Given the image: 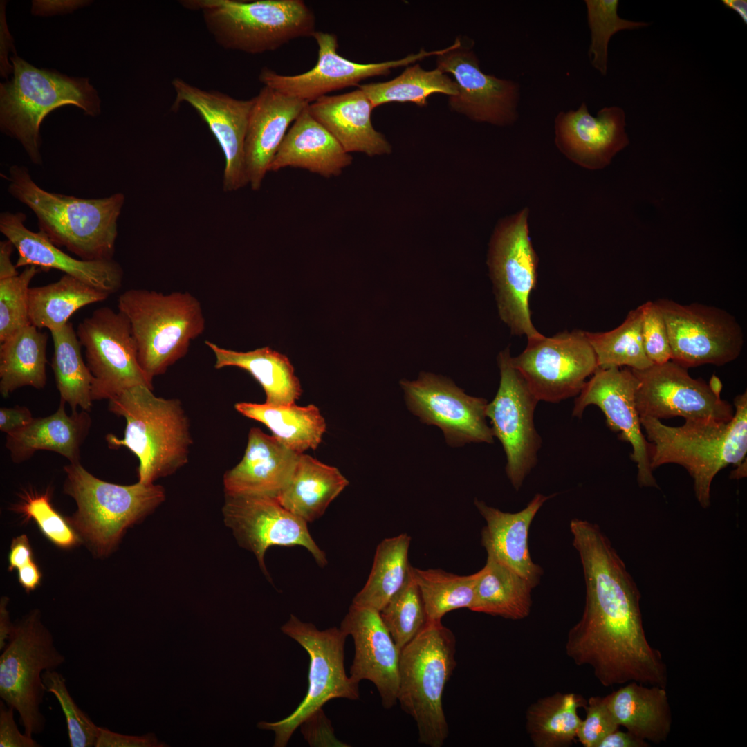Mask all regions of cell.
Masks as SVG:
<instances>
[{"instance_id":"cell-40","label":"cell","mask_w":747,"mask_h":747,"mask_svg":"<svg viewBox=\"0 0 747 747\" xmlns=\"http://www.w3.org/2000/svg\"><path fill=\"white\" fill-rule=\"evenodd\" d=\"M411 537L407 533L383 540L377 546L372 568L352 604L380 611L403 587L410 573L408 560Z\"/></svg>"},{"instance_id":"cell-45","label":"cell","mask_w":747,"mask_h":747,"mask_svg":"<svg viewBox=\"0 0 747 747\" xmlns=\"http://www.w3.org/2000/svg\"><path fill=\"white\" fill-rule=\"evenodd\" d=\"M641 306L629 312L624 322L609 331H585L597 359L598 368L629 367L642 370L653 363L647 358L641 333Z\"/></svg>"},{"instance_id":"cell-36","label":"cell","mask_w":747,"mask_h":747,"mask_svg":"<svg viewBox=\"0 0 747 747\" xmlns=\"http://www.w3.org/2000/svg\"><path fill=\"white\" fill-rule=\"evenodd\" d=\"M234 407L243 416L264 424L277 440L297 454L316 450L326 430L325 418L313 404L271 405L241 402Z\"/></svg>"},{"instance_id":"cell-47","label":"cell","mask_w":747,"mask_h":747,"mask_svg":"<svg viewBox=\"0 0 747 747\" xmlns=\"http://www.w3.org/2000/svg\"><path fill=\"white\" fill-rule=\"evenodd\" d=\"M584 2L591 30L589 60L595 69L606 75L608 44L611 37L619 31L645 27L649 24L620 18L618 15V0H586Z\"/></svg>"},{"instance_id":"cell-3","label":"cell","mask_w":747,"mask_h":747,"mask_svg":"<svg viewBox=\"0 0 747 747\" xmlns=\"http://www.w3.org/2000/svg\"><path fill=\"white\" fill-rule=\"evenodd\" d=\"M734 405V416L728 422L685 420L681 426L671 427L655 418L640 417L652 469L668 463L685 468L693 479L695 497L703 508L710 506L711 484L717 473L729 465L738 467L746 459V391L735 397Z\"/></svg>"},{"instance_id":"cell-53","label":"cell","mask_w":747,"mask_h":747,"mask_svg":"<svg viewBox=\"0 0 747 747\" xmlns=\"http://www.w3.org/2000/svg\"><path fill=\"white\" fill-rule=\"evenodd\" d=\"M301 726L302 735L311 746H347L334 737L331 722L322 709L305 720Z\"/></svg>"},{"instance_id":"cell-42","label":"cell","mask_w":747,"mask_h":747,"mask_svg":"<svg viewBox=\"0 0 747 747\" xmlns=\"http://www.w3.org/2000/svg\"><path fill=\"white\" fill-rule=\"evenodd\" d=\"M580 695L557 692L540 699L526 711V730L536 747L569 746L582 722L578 708L586 705Z\"/></svg>"},{"instance_id":"cell-24","label":"cell","mask_w":747,"mask_h":747,"mask_svg":"<svg viewBox=\"0 0 747 747\" xmlns=\"http://www.w3.org/2000/svg\"><path fill=\"white\" fill-rule=\"evenodd\" d=\"M340 629L353 638L355 654L350 676L357 682L369 680L376 687L382 706L397 702L400 650L380 616L373 608L352 604Z\"/></svg>"},{"instance_id":"cell-4","label":"cell","mask_w":747,"mask_h":747,"mask_svg":"<svg viewBox=\"0 0 747 747\" xmlns=\"http://www.w3.org/2000/svg\"><path fill=\"white\" fill-rule=\"evenodd\" d=\"M136 385L109 400L108 409L126 421L122 439L108 434L110 449L127 448L139 460L138 481H154L174 473L188 461L192 443L188 418L178 399L156 396Z\"/></svg>"},{"instance_id":"cell-2","label":"cell","mask_w":747,"mask_h":747,"mask_svg":"<svg viewBox=\"0 0 747 747\" xmlns=\"http://www.w3.org/2000/svg\"><path fill=\"white\" fill-rule=\"evenodd\" d=\"M5 177L8 193L33 212L39 230L54 245L86 261L113 259L123 194L82 199L50 192L18 165L10 166Z\"/></svg>"},{"instance_id":"cell-30","label":"cell","mask_w":747,"mask_h":747,"mask_svg":"<svg viewBox=\"0 0 747 747\" xmlns=\"http://www.w3.org/2000/svg\"><path fill=\"white\" fill-rule=\"evenodd\" d=\"M374 109L359 88L349 93L325 95L308 104L311 115L324 126L349 154L369 156L391 152V145L371 122Z\"/></svg>"},{"instance_id":"cell-22","label":"cell","mask_w":747,"mask_h":747,"mask_svg":"<svg viewBox=\"0 0 747 747\" xmlns=\"http://www.w3.org/2000/svg\"><path fill=\"white\" fill-rule=\"evenodd\" d=\"M638 386V380L631 369L598 368L576 397L572 416L580 417L589 405L598 407L609 429L631 444V459L637 464L640 486L658 488L649 463L648 442L642 432L636 405Z\"/></svg>"},{"instance_id":"cell-9","label":"cell","mask_w":747,"mask_h":747,"mask_svg":"<svg viewBox=\"0 0 747 747\" xmlns=\"http://www.w3.org/2000/svg\"><path fill=\"white\" fill-rule=\"evenodd\" d=\"M64 469V492L77 506L71 524L98 555L109 553L127 527L152 512L165 498L160 485L107 482L89 472L80 462L70 463Z\"/></svg>"},{"instance_id":"cell-44","label":"cell","mask_w":747,"mask_h":747,"mask_svg":"<svg viewBox=\"0 0 747 747\" xmlns=\"http://www.w3.org/2000/svg\"><path fill=\"white\" fill-rule=\"evenodd\" d=\"M412 574L419 589L427 620L441 621L448 612L471 609L479 571L459 575L438 569L423 570L412 566Z\"/></svg>"},{"instance_id":"cell-60","label":"cell","mask_w":747,"mask_h":747,"mask_svg":"<svg viewBox=\"0 0 747 747\" xmlns=\"http://www.w3.org/2000/svg\"><path fill=\"white\" fill-rule=\"evenodd\" d=\"M648 743L629 731L618 730L605 736L597 747H647Z\"/></svg>"},{"instance_id":"cell-54","label":"cell","mask_w":747,"mask_h":747,"mask_svg":"<svg viewBox=\"0 0 747 747\" xmlns=\"http://www.w3.org/2000/svg\"><path fill=\"white\" fill-rule=\"evenodd\" d=\"M15 710L0 701V747L41 746L32 737L20 732L15 721Z\"/></svg>"},{"instance_id":"cell-11","label":"cell","mask_w":747,"mask_h":747,"mask_svg":"<svg viewBox=\"0 0 747 747\" xmlns=\"http://www.w3.org/2000/svg\"><path fill=\"white\" fill-rule=\"evenodd\" d=\"M281 630L307 652L310 664L308 691L297 708L280 721L257 723L259 728L275 732V747L286 746L295 730L329 701L335 698L357 700L360 697L359 683L345 672L347 635L340 628L320 631L313 624L290 615Z\"/></svg>"},{"instance_id":"cell-56","label":"cell","mask_w":747,"mask_h":747,"mask_svg":"<svg viewBox=\"0 0 747 747\" xmlns=\"http://www.w3.org/2000/svg\"><path fill=\"white\" fill-rule=\"evenodd\" d=\"M91 3L86 0H35L32 1L31 13L37 16L67 14Z\"/></svg>"},{"instance_id":"cell-1","label":"cell","mask_w":747,"mask_h":747,"mask_svg":"<svg viewBox=\"0 0 747 747\" xmlns=\"http://www.w3.org/2000/svg\"><path fill=\"white\" fill-rule=\"evenodd\" d=\"M569 527L586 598L580 620L568 633L567 656L589 665L606 687L636 681L666 688L667 667L647 640L640 593L625 562L598 524L575 518Z\"/></svg>"},{"instance_id":"cell-50","label":"cell","mask_w":747,"mask_h":747,"mask_svg":"<svg viewBox=\"0 0 747 747\" xmlns=\"http://www.w3.org/2000/svg\"><path fill=\"white\" fill-rule=\"evenodd\" d=\"M22 501L16 510L27 519H33L42 533L57 546L68 548L79 542V537L72 527L52 506L50 495L26 491Z\"/></svg>"},{"instance_id":"cell-26","label":"cell","mask_w":747,"mask_h":747,"mask_svg":"<svg viewBox=\"0 0 747 747\" xmlns=\"http://www.w3.org/2000/svg\"><path fill=\"white\" fill-rule=\"evenodd\" d=\"M22 212L0 214V232L18 252L16 268L35 266L42 270L55 269L74 277L109 295L122 286L123 270L114 259L86 261L75 259L54 245L42 232H33L24 223Z\"/></svg>"},{"instance_id":"cell-28","label":"cell","mask_w":747,"mask_h":747,"mask_svg":"<svg viewBox=\"0 0 747 747\" xmlns=\"http://www.w3.org/2000/svg\"><path fill=\"white\" fill-rule=\"evenodd\" d=\"M299 454L273 435L251 428L242 459L223 476L225 495L277 498L288 482Z\"/></svg>"},{"instance_id":"cell-19","label":"cell","mask_w":747,"mask_h":747,"mask_svg":"<svg viewBox=\"0 0 747 747\" xmlns=\"http://www.w3.org/2000/svg\"><path fill=\"white\" fill-rule=\"evenodd\" d=\"M313 37L318 46L317 61L313 68L293 75H281L264 68L259 75V80L264 86L310 104L330 92L358 86L360 82L369 77L387 75L391 68L437 55L442 51L427 52L422 49L398 60L362 64L339 55L335 35L316 30Z\"/></svg>"},{"instance_id":"cell-15","label":"cell","mask_w":747,"mask_h":747,"mask_svg":"<svg viewBox=\"0 0 747 747\" xmlns=\"http://www.w3.org/2000/svg\"><path fill=\"white\" fill-rule=\"evenodd\" d=\"M667 327L671 360L686 369L735 360L744 344L742 329L726 311L699 303L655 301Z\"/></svg>"},{"instance_id":"cell-39","label":"cell","mask_w":747,"mask_h":747,"mask_svg":"<svg viewBox=\"0 0 747 747\" xmlns=\"http://www.w3.org/2000/svg\"><path fill=\"white\" fill-rule=\"evenodd\" d=\"M110 295L68 275L28 291L30 324L49 331L63 327L81 308L107 299Z\"/></svg>"},{"instance_id":"cell-12","label":"cell","mask_w":747,"mask_h":747,"mask_svg":"<svg viewBox=\"0 0 747 747\" xmlns=\"http://www.w3.org/2000/svg\"><path fill=\"white\" fill-rule=\"evenodd\" d=\"M528 215L525 208L500 223L488 258L499 317L512 334L527 339L541 335L532 322L529 308L539 259L529 235Z\"/></svg>"},{"instance_id":"cell-58","label":"cell","mask_w":747,"mask_h":747,"mask_svg":"<svg viewBox=\"0 0 747 747\" xmlns=\"http://www.w3.org/2000/svg\"><path fill=\"white\" fill-rule=\"evenodd\" d=\"M33 418L30 410L26 406L1 407L0 430L6 434H10L28 425Z\"/></svg>"},{"instance_id":"cell-20","label":"cell","mask_w":747,"mask_h":747,"mask_svg":"<svg viewBox=\"0 0 747 747\" xmlns=\"http://www.w3.org/2000/svg\"><path fill=\"white\" fill-rule=\"evenodd\" d=\"M223 514L238 542L255 555L266 573L264 555L272 546H303L319 565L326 564L325 553L311 537L307 522L284 508L276 497L225 495Z\"/></svg>"},{"instance_id":"cell-6","label":"cell","mask_w":747,"mask_h":747,"mask_svg":"<svg viewBox=\"0 0 747 747\" xmlns=\"http://www.w3.org/2000/svg\"><path fill=\"white\" fill-rule=\"evenodd\" d=\"M118 308L129 322L139 365L152 383L205 330L201 304L188 292L131 288L119 295Z\"/></svg>"},{"instance_id":"cell-37","label":"cell","mask_w":747,"mask_h":747,"mask_svg":"<svg viewBox=\"0 0 747 747\" xmlns=\"http://www.w3.org/2000/svg\"><path fill=\"white\" fill-rule=\"evenodd\" d=\"M48 335L28 324L0 342V393L8 397L16 389L45 387Z\"/></svg>"},{"instance_id":"cell-23","label":"cell","mask_w":747,"mask_h":747,"mask_svg":"<svg viewBox=\"0 0 747 747\" xmlns=\"http://www.w3.org/2000/svg\"><path fill=\"white\" fill-rule=\"evenodd\" d=\"M176 99L173 107L185 102L193 107L216 139L225 158L223 190L233 192L248 183L245 141L252 98L238 100L217 91L194 86L181 78L172 82Z\"/></svg>"},{"instance_id":"cell-43","label":"cell","mask_w":747,"mask_h":747,"mask_svg":"<svg viewBox=\"0 0 747 747\" xmlns=\"http://www.w3.org/2000/svg\"><path fill=\"white\" fill-rule=\"evenodd\" d=\"M374 108L389 102H412L425 106L433 93L449 97L457 94L454 80L439 68L423 69L419 64L407 68L398 77L383 82L358 84Z\"/></svg>"},{"instance_id":"cell-25","label":"cell","mask_w":747,"mask_h":747,"mask_svg":"<svg viewBox=\"0 0 747 747\" xmlns=\"http://www.w3.org/2000/svg\"><path fill=\"white\" fill-rule=\"evenodd\" d=\"M625 124L621 107H603L594 117L582 102L577 110L560 111L556 116L555 144L575 164L592 170L603 169L629 145Z\"/></svg>"},{"instance_id":"cell-5","label":"cell","mask_w":747,"mask_h":747,"mask_svg":"<svg viewBox=\"0 0 747 747\" xmlns=\"http://www.w3.org/2000/svg\"><path fill=\"white\" fill-rule=\"evenodd\" d=\"M13 76L0 84V127L17 139L35 165H42L41 124L53 110L66 104L86 115L100 113V99L89 79L34 67L17 55L10 57Z\"/></svg>"},{"instance_id":"cell-17","label":"cell","mask_w":747,"mask_h":747,"mask_svg":"<svg viewBox=\"0 0 747 747\" xmlns=\"http://www.w3.org/2000/svg\"><path fill=\"white\" fill-rule=\"evenodd\" d=\"M631 369L638 380L636 405L640 417L728 422L734 416L732 406L721 397L723 385L715 375L707 384L691 377L686 368L672 360Z\"/></svg>"},{"instance_id":"cell-48","label":"cell","mask_w":747,"mask_h":747,"mask_svg":"<svg viewBox=\"0 0 747 747\" xmlns=\"http://www.w3.org/2000/svg\"><path fill=\"white\" fill-rule=\"evenodd\" d=\"M39 270L37 266H28L15 277L0 279V342L30 324L29 285Z\"/></svg>"},{"instance_id":"cell-8","label":"cell","mask_w":747,"mask_h":747,"mask_svg":"<svg viewBox=\"0 0 747 747\" xmlns=\"http://www.w3.org/2000/svg\"><path fill=\"white\" fill-rule=\"evenodd\" d=\"M222 47L249 54L275 50L315 33V17L302 0H189Z\"/></svg>"},{"instance_id":"cell-21","label":"cell","mask_w":747,"mask_h":747,"mask_svg":"<svg viewBox=\"0 0 747 747\" xmlns=\"http://www.w3.org/2000/svg\"><path fill=\"white\" fill-rule=\"evenodd\" d=\"M436 56L437 68L452 74L457 86V94L449 97L452 109L477 122L498 126L516 122L520 98L517 82L484 73L474 53L458 38Z\"/></svg>"},{"instance_id":"cell-55","label":"cell","mask_w":747,"mask_h":747,"mask_svg":"<svg viewBox=\"0 0 747 747\" xmlns=\"http://www.w3.org/2000/svg\"><path fill=\"white\" fill-rule=\"evenodd\" d=\"M154 733L142 736L122 735L104 727H98L95 747H163Z\"/></svg>"},{"instance_id":"cell-33","label":"cell","mask_w":747,"mask_h":747,"mask_svg":"<svg viewBox=\"0 0 747 747\" xmlns=\"http://www.w3.org/2000/svg\"><path fill=\"white\" fill-rule=\"evenodd\" d=\"M665 689L630 681L605 699L619 726L642 739L659 744L667 739L672 722Z\"/></svg>"},{"instance_id":"cell-16","label":"cell","mask_w":747,"mask_h":747,"mask_svg":"<svg viewBox=\"0 0 747 747\" xmlns=\"http://www.w3.org/2000/svg\"><path fill=\"white\" fill-rule=\"evenodd\" d=\"M510 349L499 353L500 371L498 390L486 407L494 437L501 442L507 463L506 475L519 490L537 460L541 437L534 423V414L539 402L527 382L513 366Z\"/></svg>"},{"instance_id":"cell-38","label":"cell","mask_w":747,"mask_h":747,"mask_svg":"<svg viewBox=\"0 0 747 747\" xmlns=\"http://www.w3.org/2000/svg\"><path fill=\"white\" fill-rule=\"evenodd\" d=\"M479 571L470 610L511 620L529 615L533 588L525 578L488 553L486 563Z\"/></svg>"},{"instance_id":"cell-64","label":"cell","mask_w":747,"mask_h":747,"mask_svg":"<svg viewBox=\"0 0 747 747\" xmlns=\"http://www.w3.org/2000/svg\"><path fill=\"white\" fill-rule=\"evenodd\" d=\"M722 3L726 8L735 11L739 15L743 22L745 24H747V1L723 0Z\"/></svg>"},{"instance_id":"cell-62","label":"cell","mask_w":747,"mask_h":747,"mask_svg":"<svg viewBox=\"0 0 747 747\" xmlns=\"http://www.w3.org/2000/svg\"><path fill=\"white\" fill-rule=\"evenodd\" d=\"M14 248L12 243L8 239L0 242V279L12 277L19 274L10 259Z\"/></svg>"},{"instance_id":"cell-31","label":"cell","mask_w":747,"mask_h":747,"mask_svg":"<svg viewBox=\"0 0 747 747\" xmlns=\"http://www.w3.org/2000/svg\"><path fill=\"white\" fill-rule=\"evenodd\" d=\"M351 163V154L311 115L307 106L288 129L269 172L290 167L330 178L341 174Z\"/></svg>"},{"instance_id":"cell-35","label":"cell","mask_w":747,"mask_h":747,"mask_svg":"<svg viewBox=\"0 0 747 747\" xmlns=\"http://www.w3.org/2000/svg\"><path fill=\"white\" fill-rule=\"evenodd\" d=\"M215 357L214 367H235L252 375L266 394V403L271 405L295 403L302 390L288 358L269 347L249 351L221 347L206 340Z\"/></svg>"},{"instance_id":"cell-59","label":"cell","mask_w":747,"mask_h":747,"mask_svg":"<svg viewBox=\"0 0 747 747\" xmlns=\"http://www.w3.org/2000/svg\"><path fill=\"white\" fill-rule=\"evenodd\" d=\"M33 560V552L26 535L13 539L8 555L9 570L18 569Z\"/></svg>"},{"instance_id":"cell-27","label":"cell","mask_w":747,"mask_h":747,"mask_svg":"<svg viewBox=\"0 0 747 747\" xmlns=\"http://www.w3.org/2000/svg\"><path fill=\"white\" fill-rule=\"evenodd\" d=\"M245 141L248 183L259 190L290 125L308 103L264 86L252 98Z\"/></svg>"},{"instance_id":"cell-41","label":"cell","mask_w":747,"mask_h":747,"mask_svg":"<svg viewBox=\"0 0 747 747\" xmlns=\"http://www.w3.org/2000/svg\"><path fill=\"white\" fill-rule=\"evenodd\" d=\"M53 343L51 367L60 400L72 411L78 407L89 412L92 407L93 378L82 354V345L73 324L50 331Z\"/></svg>"},{"instance_id":"cell-18","label":"cell","mask_w":747,"mask_h":747,"mask_svg":"<svg viewBox=\"0 0 747 747\" xmlns=\"http://www.w3.org/2000/svg\"><path fill=\"white\" fill-rule=\"evenodd\" d=\"M400 384L409 410L422 423L439 427L448 445L493 443L485 398L469 396L452 380L432 373L421 372L416 380Z\"/></svg>"},{"instance_id":"cell-49","label":"cell","mask_w":747,"mask_h":747,"mask_svg":"<svg viewBox=\"0 0 747 747\" xmlns=\"http://www.w3.org/2000/svg\"><path fill=\"white\" fill-rule=\"evenodd\" d=\"M42 678L46 692L55 697L65 716L70 746H95L99 726L76 704L68 690L66 679L56 670H46Z\"/></svg>"},{"instance_id":"cell-63","label":"cell","mask_w":747,"mask_h":747,"mask_svg":"<svg viewBox=\"0 0 747 747\" xmlns=\"http://www.w3.org/2000/svg\"><path fill=\"white\" fill-rule=\"evenodd\" d=\"M8 602L6 598H3L0 605V650L6 646V643L12 633L13 625L10 622L9 613L6 605Z\"/></svg>"},{"instance_id":"cell-10","label":"cell","mask_w":747,"mask_h":747,"mask_svg":"<svg viewBox=\"0 0 747 747\" xmlns=\"http://www.w3.org/2000/svg\"><path fill=\"white\" fill-rule=\"evenodd\" d=\"M0 655V697L19 714L24 733L41 734L46 719L41 712L46 690L42 675L65 661L51 632L35 610L13 625Z\"/></svg>"},{"instance_id":"cell-57","label":"cell","mask_w":747,"mask_h":747,"mask_svg":"<svg viewBox=\"0 0 747 747\" xmlns=\"http://www.w3.org/2000/svg\"><path fill=\"white\" fill-rule=\"evenodd\" d=\"M6 1H1L0 3V71L3 77L13 73V66L8 62V54L12 53L16 55L14 41L10 35L6 24L5 13Z\"/></svg>"},{"instance_id":"cell-7","label":"cell","mask_w":747,"mask_h":747,"mask_svg":"<svg viewBox=\"0 0 747 747\" xmlns=\"http://www.w3.org/2000/svg\"><path fill=\"white\" fill-rule=\"evenodd\" d=\"M456 639L441 621L427 620L401 650L397 701L414 720L420 744L443 746L449 735L445 686L456 667Z\"/></svg>"},{"instance_id":"cell-34","label":"cell","mask_w":747,"mask_h":747,"mask_svg":"<svg viewBox=\"0 0 747 747\" xmlns=\"http://www.w3.org/2000/svg\"><path fill=\"white\" fill-rule=\"evenodd\" d=\"M348 485L349 481L337 468L303 453L277 499L286 510L311 522L323 515Z\"/></svg>"},{"instance_id":"cell-32","label":"cell","mask_w":747,"mask_h":747,"mask_svg":"<svg viewBox=\"0 0 747 747\" xmlns=\"http://www.w3.org/2000/svg\"><path fill=\"white\" fill-rule=\"evenodd\" d=\"M60 400L56 412L45 417L33 418L24 427L6 434V448L12 461L20 463L38 450L57 452L70 463H78L80 447L91 427L89 412L72 411L68 415Z\"/></svg>"},{"instance_id":"cell-46","label":"cell","mask_w":747,"mask_h":747,"mask_svg":"<svg viewBox=\"0 0 747 747\" xmlns=\"http://www.w3.org/2000/svg\"><path fill=\"white\" fill-rule=\"evenodd\" d=\"M394 641L401 650L424 627L427 621L423 602L412 574L380 611Z\"/></svg>"},{"instance_id":"cell-29","label":"cell","mask_w":747,"mask_h":747,"mask_svg":"<svg viewBox=\"0 0 747 747\" xmlns=\"http://www.w3.org/2000/svg\"><path fill=\"white\" fill-rule=\"evenodd\" d=\"M554 495L537 493L517 513L503 512L474 499V505L486 523L481 531V544L487 553L525 578L533 589L540 584L544 571L531 557L529 529L539 510Z\"/></svg>"},{"instance_id":"cell-13","label":"cell","mask_w":747,"mask_h":747,"mask_svg":"<svg viewBox=\"0 0 747 747\" xmlns=\"http://www.w3.org/2000/svg\"><path fill=\"white\" fill-rule=\"evenodd\" d=\"M76 332L93 378V400H109L136 385L154 389L139 365L129 322L121 312L98 308L79 323Z\"/></svg>"},{"instance_id":"cell-52","label":"cell","mask_w":747,"mask_h":747,"mask_svg":"<svg viewBox=\"0 0 747 747\" xmlns=\"http://www.w3.org/2000/svg\"><path fill=\"white\" fill-rule=\"evenodd\" d=\"M586 718L582 720L577 737L584 747H597L607 735L619 725L609 710L605 697H591L586 703Z\"/></svg>"},{"instance_id":"cell-14","label":"cell","mask_w":747,"mask_h":747,"mask_svg":"<svg viewBox=\"0 0 747 747\" xmlns=\"http://www.w3.org/2000/svg\"><path fill=\"white\" fill-rule=\"evenodd\" d=\"M527 340L524 351L511 360L539 401L557 403L578 396L598 369L584 331Z\"/></svg>"},{"instance_id":"cell-61","label":"cell","mask_w":747,"mask_h":747,"mask_svg":"<svg viewBox=\"0 0 747 747\" xmlns=\"http://www.w3.org/2000/svg\"><path fill=\"white\" fill-rule=\"evenodd\" d=\"M41 579L42 573L33 560L18 569L19 582L28 593L37 587Z\"/></svg>"},{"instance_id":"cell-51","label":"cell","mask_w":747,"mask_h":747,"mask_svg":"<svg viewBox=\"0 0 747 747\" xmlns=\"http://www.w3.org/2000/svg\"><path fill=\"white\" fill-rule=\"evenodd\" d=\"M641 333L645 353L649 360L660 365L671 360L672 352L666 324L655 302L643 303Z\"/></svg>"}]
</instances>
